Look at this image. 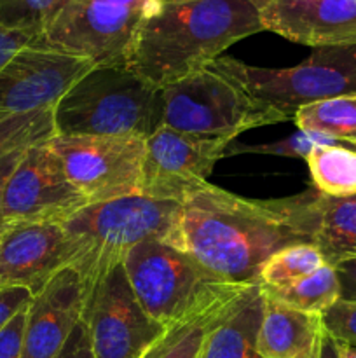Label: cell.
Returning <instances> with one entry per match:
<instances>
[{
    "label": "cell",
    "instance_id": "cell-1",
    "mask_svg": "<svg viewBox=\"0 0 356 358\" xmlns=\"http://www.w3.org/2000/svg\"><path fill=\"white\" fill-rule=\"evenodd\" d=\"M316 199L314 189L292 198L248 199L205 182L180 201L164 243L218 282L251 285L279 248L313 241Z\"/></svg>",
    "mask_w": 356,
    "mask_h": 358
},
{
    "label": "cell",
    "instance_id": "cell-2",
    "mask_svg": "<svg viewBox=\"0 0 356 358\" xmlns=\"http://www.w3.org/2000/svg\"><path fill=\"white\" fill-rule=\"evenodd\" d=\"M262 30L260 10L250 0L161 3L140 24L126 65L156 87L170 86Z\"/></svg>",
    "mask_w": 356,
    "mask_h": 358
},
{
    "label": "cell",
    "instance_id": "cell-3",
    "mask_svg": "<svg viewBox=\"0 0 356 358\" xmlns=\"http://www.w3.org/2000/svg\"><path fill=\"white\" fill-rule=\"evenodd\" d=\"M59 136L147 140L163 126V93L128 65H94L52 108Z\"/></svg>",
    "mask_w": 356,
    "mask_h": 358
},
{
    "label": "cell",
    "instance_id": "cell-4",
    "mask_svg": "<svg viewBox=\"0 0 356 358\" xmlns=\"http://www.w3.org/2000/svg\"><path fill=\"white\" fill-rule=\"evenodd\" d=\"M180 203L143 194L89 203L59 222L68 240L72 261L86 290L122 264L136 245L149 240L164 241L173 227Z\"/></svg>",
    "mask_w": 356,
    "mask_h": 358
},
{
    "label": "cell",
    "instance_id": "cell-5",
    "mask_svg": "<svg viewBox=\"0 0 356 358\" xmlns=\"http://www.w3.org/2000/svg\"><path fill=\"white\" fill-rule=\"evenodd\" d=\"M122 266L138 303L166 329L234 299L248 287L218 282L161 240L136 245Z\"/></svg>",
    "mask_w": 356,
    "mask_h": 358
},
{
    "label": "cell",
    "instance_id": "cell-6",
    "mask_svg": "<svg viewBox=\"0 0 356 358\" xmlns=\"http://www.w3.org/2000/svg\"><path fill=\"white\" fill-rule=\"evenodd\" d=\"M209 66L286 117L316 101L356 94V44L313 48L306 62L288 69H262L229 56H220Z\"/></svg>",
    "mask_w": 356,
    "mask_h": 358
},
{
    "label": "cell",
    "instance_id": "cell-7",
    "mask_svg": "<svg viewBox=\"0 0 356 358\" xmlns=\"http://www.w3.org/2000/svg\"><path fill=\"white\" fill-rule=\"evenodd\" d=\"M161 93L163 126L185 135L234 140L248 129L290 119L271 105L251 98L209 65L161 87Z\"/></svg>",
    "mask_w": 356,
    "mask_h": 358
},
{
    "label": "cell",
    "instance_id": "cell-8",
    "mask_svg": "<svg viewBox=\"0 0 356 358\" xmlns=\"http://www.w3.org/2000/svg\"><path fill=\"white\" fill-rule=\"evenodd\" d=\"M147 14L114 0H68L31 45L94 65H126Z\"/></svg>",
    "mask_w": 356,
    "mask_h": 358
},
{
    "label": "cell",
    "instance_id": "cell-9",
    "mask_svg": "<svg viewBox=\"0 0 356 358\" xmlns=\"http://www.w3.org/2000/svg\"><path fill=\"white\" fill-rule=\"evenodd\" d=\"M80 322L94 358H140L166 332L138 303L122 264L87 289Z\"/></svg>",
    "mask_w": 356,
    "mask_h": 358
},
{
    "label": "cell",
    "instance_id": "cell-10",
    "mask_svg": "<svg viewBox=\"0 0 356 358\" xmlns=\"http://www.w3.org/2000/svg\"><path fill=\"white\" fill-rule=\"evenodd\" d=\"M51 147L77 191L89 203L140 194L145 140L128 136H59Z\"/></svg>",
    "mask_w": 356,
    "mask_h": 358
},
{
    "label": "cell",
    "instance_id": "cell-11",
    "mask_svg": "<svg viewBox=\"0 0 356 358\" xmlns=\"http://www.w3.org/2000/svg\"><path fill=\"white\" fill-rule=\"evenodd\" d=\"M87 201L68 180L51 140L28 147L7 184L2 215L17 222H63Z\"/></svg>",
    "mask_w": 356,
    "mask_h": 358
},
{
    "label": "cell",
    "instance_id": "cell-12",
    "mask_svg": "<svg viewBox=\"0 0 356 358\" xmlns=\"http://www.w3.org/2000/svg\"><path fill=\"white\" fill-rule=\"evenodd\" d=\"M234 140L202 138L161 126L145 140L140 194L180 203L188 191L208 182L216 161Z\"/></svg>",
    "mask_w": 356,
    "mask_h": 358
},
{
    "label": "cell",
    "instance_id": "cell-13",
    "mask_svg": "<svg viewBox=\"0 0 356 358\" xmlns=\"http://www.w3.org/2000/svg\"><path fill=\"white\" fill-rule=\"evenodd\" d=\"M94 66L93 62L52 49H21L0 70V121L52 110L66 91Z\"/></svg>",
    "mask_w": 356,
    "mask_h": 358
},
{
    "label": "cell",
    "instance_id": "cell-14",
    "mask_svg": "<svg viewBox=\"0 0 356 358\" xmlns=\"http://www.w3.org/2000/svg\"><path fill=\"white\" fill-rule=\"evenodd\" d=\"M70 261L72 252L59 224H9L0 240V287H27L35 296Z\"/></svg>",
    "mask_w": 356,
    "mask_h": 358
},
{
    "label": "cell",
    "instance_id": "cell-15",
    "mask_svg": "<svg viewBox=\"0 0 356 358\" xmlns=\"http://www.w3.org/2000/svg\"><path fill=\"white\" fill-rule=\"evenodd\" d=\"M86 296V283L72 266L49 278L28 306L23 358H58L82 320Z\"/></svg>",
    "mask_w": 356,
    "mask_h": 358
},
{
    "label": "cell",
    "instance_id": "cell-16",
    "mask_svg": "<svg viewBox=\"0 0 356 358\" xmlns=\"http://www.w3.org/2000/svg\"><path fill=\"white\" fill-rule=\"evenodd\" d=\"M260 17L264 30L297 44H356V0H274Z\"/></svg>",
    "mask_w": 356,
    "mask_h": 358
},
{
    "label": "cell",
    "instance_id": "cell-17",
    "mask_svg": "<svg viewBox=\"0 0 356 358\" xmlns=\"http://www.w3.org/2000/svg\"><path fill=\"white\" fill-rule=\"evenodd\" d=\"M264 308L265 296L258 283L241 290L216 315L195 358H262L258 331Z\"/></svg>",
    "mask_w": 356,
    "mask_h": 358
},
{
    "label": "cell",
    "instance_id": "cell-18",
    "mask_svg": "<svg viewBox=\"0 0 356 358\" xmlns=\"http://www.w3.org/2000/svg\"><path fill=\"white\" fill-rule=\"evenodd\" d=\"M323 334L321 315L293 310L265 297L258 331L262 358H320Z\"/></svg>",
    "mask_w": 356,
    "mask_h": 358
},
{
    "label": "cell",
    "instance_id": "cell-19",
    "mask_svg": "<svg viewBox=\"0 0 356 358\" xmlns=\"http://www.w3.org/2000/svg\"><path fill=\"white\" fill-rule=\"evenodd\" d=\"M313 243L328 266L356 259V194L325 196L318 192Z\"/></svg>",
    "mask_w": 356,
    "mask_h": 358
},
{
    "label": "cell",
    "instance_id": "cell-20",
    "mask_svg": "<svg viewBox=\"0 0 356 358\" xmlns=\"http://www.w3.org/2000/svg\"><path fill=\"white\" fill-rule=\"evenodd\" d=\"M265 297L293 310L306 313L323 315L332 304L341 299V282L334 266H321L311 275L281 287V289H265L262 287Z\"/></svg>",
    "mask_w": 356,
    "mask_h": 358
},
{
    "label": "cell",
    "instance_id": "cell-21",
    "mask_svg": "<svg viewBox=\"0 0 356 358\" xmlns=\"http://www.w3.org/2000/svg\"><path fill=\"white\" fill-rule=\"evenodd\" d=\"M313 189L325 196L356 194V149L328 145L307 156Z\"/></svg>",
    "mask_w": 356,
    "mask_h": 358
},
{
    "label": "cell",
    "instance_id": "cell-22",
    "mask_svg": "<svg viewBox=\"0 0 356 358\" xmlns=\"http://www.w3.org/2000/svg\"><path fill=\"white\" fill-rule=\"evenodd\" d=\"M299 129L318 131L356 149V94L330 98L300 107L293 115Z\"/></svg>",
    "mask_w": 356,
    "mask_h": 358
},
{
    "label": "cell",
    "instance_id": "cell-23",
    "mask_svg": "<svg viewBox=\"0 0 356 358\" xmlns=\"http://www.w3.org/2000/svg\"><path fill=\"white\" fill-rule=\"evenodd\" d=\"M323 255L313 241L286 245L265 261L258 275V285L281 289L325 266Z\"/></svg>",
    "mask_w": 356,
    "mask_h": 358
},
{
    "label": "cell",
    "instance_id": "cell-24",
    "mask_svg": "<svg viewBox=\"0 0 356 358\" xmlns=\"http://www.w3.org/2000/svg\"><path fill=\"white\" fill-rule=\"evenodd\" d=\"M227 303L166 329V332L140 358H195L209 325Z\"/></svg>",
    "mask_w": 356,
    "mask_h": 358
},
{
    "label": "cell",
    "instance_id": "cell-25",
    "mask_svg": "<svg viewBox=\"0 0 356 358\" xmlns=\"http://www.w3.org/2000/svg\"><path fill=\"white\" fill-rule=\"evenodd\" d=\"M56 135L52 110L21 114L0 121V159L14 150L47 142Z\"/></svg>",
    "mask_w": 356,
    "mask_h": 358
},
{
    "label": "cell",
    "instance_id": "cell-26",
    "mask_svg": "<svg viewBox=\"0 0 356 358\" xmlns=\"http://www.w3.org/2000/svg\"><path fill=\"white\" fill-rule=\"evenodd\" d=\"M68 0H0V24L40 35Z\"/></svg>",
    "mask_w": 356,
    "mask_h": 358
},
{
    "label": "cell",
    "instance_id": "cell-27",
    "mask_svg": "<svg viewBox=\"0 0 356 358\" xmlns=\"http://www.w3.org/2000/svg\"><path fill=\"white\" fill-rule=\"evenodd\" d=\"M328 145H339V142L332 136L323 135L318 131H306L297 129L295 133L278 142L258 143V145H239V143H229L225 149V156H236V154H267V156L279 157H295V159H307L314 149Z\"/></svg>",
    "mask_w": 356,
    "mask_h": 358
},
{
    "label": "cell",
    "instance_id": "cell-28",
    "mask_svg": "<svg viewBox=\"0 0 356 358\" xmlns=\"http://www.w3.org/2000/svg\"><path fill=\"white\" fill-rule=\"evenodd\" d=\"M323 329L337 343L356 346V299H339L321 315Z\"/></svg>",
    "mask_w": 356,
    "mask_h": 358
},
{
    "label": "cell",
    "instance_id": "cell-29",
    "mask_svg": "<svg viewBox=\"0 0 356 358\" xmlns=\"http://www.w3.org/2000/svg\"><path fill=\"white\" fill-rule=\"evenodd\" d=\"M27 310L20 311L6 327L0 329V358H23Z\"/></svg>",
    "mask_w": 356,
    "mask_h": 358
},
{
    "label": "cell",
    "instance_id": "cell-30",
    "mask_svg": "<svg viewBox=\"0 0 356 358\" xmlns=\"http://www.w3.org/2000/svg\"><path fill=\"white\" fill-rule=\"evenodd\" d=\"M34 294L27 287H0V329L6 327L20 311L30 306Z\"/></svg>",
    "mask_w": 356,
    "mask_h": 358
},
{
    "label": "cell",
    "instance_id": "cell-31",
    "mask_svg": "<svg viewBox=\"0 0 356 358\" xmlns=\"http://www.w3.org/2000/svg\"><path fill=\"white\" fill-rule=\"evenodd\" d=\"M37 38V35L31 31L23 30H10L0 24V70L10 62L14 55L21 51V49L31 45V42Z\"/></svg>",
    "mask_w": 356,
    "mask_h": 358
},
{
    "label": "cell",
    "instance_id": "cell-32",
    "mask_svg": "<svg viewBox=\"0 0 356 358\" xmlns=\"http://www.w3.org/2000/svg\"><path fill=\"white\" fill-rule=\"evenodd\" d=\"M58 358H94L82 322L72 332V336H70V339L66 341L65 348L61 350Z\"/></svg>",
    "mask_w": 356,
    "mask_h": 358
},
{
    "label": "cell",
    "instance_id": "cell-33",
    "mask_svg": "<svg viewBox=\"0 0 356 358\" xmlns=\"http://www.w3.org/2000/svg\"><path fill=\"white\" fill-rule=\"evenodd\" d=\"M24 152H27V149L14 150V152L7 154V156H3L2 159H0V224H3V226H6V222H3V215H2L3 194H6L7 184H9L10 177H13V173L16 171L20 161L23 159Z\"/></svg>",
    "mask_w": 356,
    "mask_h": 358
},
{
    "label": "cell",
    "instance_id": "cell-34",
    "mask_svg": "<svg viewBox=\"0 0 356 358\" xmlns=\"http://www.w3.org/2000/svg\"><path fill=\"white\" fill-rule=\"evenodd\" d=\"M335 271L341 282V297L342 299H356V259L341 262L335 266Z\"/></svg>",
    "mask_w": 356,
    "mask_h": 358
},
{
    "label": "cell",
    "instance_id": "cell-35",
    "mask_svg": "<svg viewBox=\"0 0 356 358\" xmlns=\"http://www.w3.org/2000/svg\"><path fill=\"white\" fill-rule=\"evenodd\" d=\"M320 358H341V353H339V345L327 331L323 334V341H321V352Z\"/></svg>",
    "mask_w": 356,
    "mask_h": 358
},
{
    "label": "cell",
    "instance_id": "cell-36",
    "mask_svg": "<svg viewBox=\"0 0 356 358\" xmlns=\"http://www.w3.org/2000/svg\"><path fill=\"white\" fill-rule=\"evenodd\" d=\"M339 345V353L341 358H356V346L344 345V343H337Z\"/></svg>",
    "mask_w": 356,
    "mask_h": 358
},
{
    "label": "cell",
    "instance_id": "cell-37",
    "mask_svg": "<svg viewBox=\"0 0 356 358\" xmlns=\"http://www.w3.org/2000/svg\"><path fill=\"white\" fill-rule=\"evenodd\" d=\"M250 2L253 3V6L257 7V9L260 10V13H262V10H264L265 7H269V6H271V3L274 2V0H250Z\"/></svg>",
    "mask_w": 356,
    "mask_h": 358
},
{
    "label": "cell",
    "instance_id": "cell-38",
    "mask_svg": "<svg viewBox=\"0 0 356 358\" xmlns=\"http://www.w3.org/2000/svg\"><path fill=\"white\" fill-rule=\"evenodd\" d=\"M161 3H180V2H192V0H159Z\"/></svg>",
    "mask_w": 356,
    "mask_h": 358
},
{
    "label": "cell",
    "instance_id": "cell-39",
    "mask_svg": "<svg viewBox=\"0 0 356 358\" xmlns=\"http://www.w3.org/2000/svg\"><path fill=\"white\" fill-rule=\"evenodd\" d=\"M6 227H7V226H3V224H0V240H2L3 233H6Z\"/></svg>",
    "mask_w": 356,
    "mask_h": 358
}]
</instances>
